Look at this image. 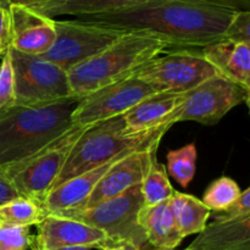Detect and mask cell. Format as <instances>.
<instances>
[{
	"label": "cell",
	"mask_w": 250,
	"mask_h": 250,
	"mask_svg": "<svg viewBox=\"0 0 250 250\" xmlns=\"http://www.w3.org/2000/svg\"><path fill=\"white\" fill-rule=\"evenodd\" d=\"M102 250H122V246L119 247H107V248H104Z\"/></svg>",
	"instance_id": "cell-38"
},
{
	"label": "cell",
	"mask_w": 250,
	"mask_h": 250,
	"mask_svg": "<svg viewBox=\"0 0 250 250\" xmlns=\"http://www.w3.org/2000/svg\"><path fill=\"white\" fill-rule=\"evenodd\" d=\"M190 250H250V214L216 217L187 247Z\"/></svg>",
	"instance_id": "cell-17"
},
{
	"label": "cell",
	"mask_w": 250,
	"mask_h": 250,
	"mask_svg": "<svg viewBox=\"0 0 250 250\" xmlns=\"http://www.w3.org/2000/svg\"><path fill=\"white\" fill-rule=\"evenodd\" d=\"M37 229L38 233L34 236V242L46 250L65 247H87L102 250L115 247L109 237L100 229L58 215H46Z\"/></svg>",
	"instance_id": "cell-12"
},
{
	"label": "cell",
	"mask_w": 250,
	"mask_h": 250,
	"mask_svg": "<svg viewBox=\"0 0 250 250\" xmlns=\"http://www.w3.org/2000/svg\"><path fill=\"white\" fill-rule=\"evenodd\" d=\"M11 50L16 105L33 106L72 97L67 72L42 56Z\"/></svg>",
	"instance_id": "cell-9"
},
{
	"label": "cell",
	"mask_w": 250,
	"mask_h": 250,
	"mask_svg": "<svg viewBox=\"0 0 250 250\" xmlns=\"http://www.w3.org/2000/svg\"><path fill=\"white\" fill-rule=\"evenodd\" d=\"M210 4L219 5V6L229 7L236 11H249L250 0H204Z\"/></svg>",
	"instance_id": "cell-32"
},
{
	"label": "cell",
	"mask_w": 250,
	"mask_h": 250,
	"mask_svg": "<svg viewBox=\"0 0 250 250\" xmlns=\"http://www.w3.org/2000/svg\"><path fill=\"white\" fill-rule=\"evenodd\" d=\"M31 249H32V250H46V249L42 248V247L39 246V244H37L36 242H33V246L31 247Z\"/></svg>",
	"instance_id": "cell-37"
},
{
	"label": "cell",
	"mask_w": 250,
	"mask_h": 250,
	"mask_svg": "<svg viewBox=\"0 0 250 250\" xmlns=\"http://www.w3.org/2000/svg\"><path fill=\"white\" fill-rule=\"evenodd\" d=\"M46 216L41 204L24 197H17L0 205V229L38 226Z\"/></svg>",
	"instance_id": "cell-22"
},
{
	"label": "cell",
	"mask_w": 250,
	"mask_h": 250,
	"mask_svg": "<svg viewBox=\"0 0 250 250\" xmlns=\"http://www.w3.org/2000/svg\"><path fill=\"white\" fill-rule=\"evenodd\" d=\"M170 128L171 126H163L151 131L133 133L128 131L122 116L88 126L76 142L62 171L51 188L120 156L159 146L164 134Z\"/></svg>",
	"instance_id": "cell-4"
},
{
	"label": "cell",
	"mask_w": 250,
	"mask_h": 250,
	"mask_svg": "<svg viewBox=\"0 0 250 250\" xmlns=\"http://www.w3.org/2000/svg\"><path fill=\"white\" fill-rule=\"evenodd\" d=\"M33 242L29 227L0 229V250H28Z\"/></svg>",
	"instance_id": "cell-27"
},
{
	"label": "cell",
	"mask_w": 250,
	"mask_h": 250,
	"mask_svg": "<svg viewBox=\"0 0 250 250\" xmlns=\"http://www.w3.org/2000/svg\"><path fill=\"white\" fill-rule=\"evenodd\" d=\"M138 222L146 233L148 244L153 248L173 250L185 239L171 211L170 200L153 207L143 205Z\"/></svg>",
	"instance_id": "cell-19"
},
{
	"label": "cell",
	"mask_w": 250,
	"mask_h": 250,
	"mask_svg": "<svg viewBox=\"0 0 250 250\" xmlns=\"http://www.w3.org/2000/svg\"><path fill=\"white\" fill-rule=\"evenodd\" d=\"M143 203L146 207H153L167 202L175 194V188L170 183L166 167L154 158L148 173L141 183Z\"/></svg>",
	"instance_id": "cell-23"
},
{
	"label": "cell",
	"mask_w": 250,
	"mask_h": 250,
	"mask_svg": "<svg viewBox=\"0 0 250 250\" xmlns=\"http://www.w3.org/2000/svg\"><path fill=\"white\" fill-rule=\"evenodd\" d=\"M122 250H141L138 247L133 246V244H129V243H125L122 244Z\"/></svg>",
	"instance_id": "cell-34"
},
{
	"label": "cell",
	"mask_w": 250,
	"mask_h": 250,
	"mask_svg": "<svg viewBox=\"0 0 250 250\" xmlns=\"http://www.w3.org/2000/svg\"><path fill=\"white\" fill-rule=\"evenodd\" d=\"M154 250H170V249H161V248H154ZM185 250H190V249H188V248H186Z\"/></svg>",
	"instance_id": "cell-39"
},
{
	"label": "cell",
	"mask_w": 250,
	"mask_h": 250,
	"mask_svg": "<svg viewBox=\"0 0 250 250\" xmlns=\"http://www.w3.org/2000/svg\"><path fill=\"white\" fill-rule=\"evenodd\" d=\"M9 12L11 49L27 55L42 56L51 48L56 37L54 20L22 4H11Z\"/></svg>",
	"instance_id": "cell-14"
},
{
	"label": "cell",
	"mask_w": 250,
	"mask_h": 250,
	"mask_svg": "<svg viewBox=\"0 0 250 250\" xmlns=\"http://www.w3.org/2000/svg\"><path fill=\"white\" fill-rule=\"evenodd\" d=\"M156 151L158 146H153L146 150L133 151L120 159L99 181L83 209L102 204L134 186L141 185L156 156Z\"/></svg>",
	"instance_id": "cell-13"
},
{
	"label": "cell",
	"mask_w": 250,
	"mask_h": 250,
	"mask_svg": "<svg viewBox=\"0 0 250 250\" xmlns=\"http://www.w3.org/2000/svg\"><path fill=\"white\" fill-rule=\"evenodd\" d=\"M224 39L250 44V11H238L229 24Z\"/></svg>",
	"instance_id": "cell-28"
},
{
	"label": "cell",
	"mask_w": 250,
	"mask_h": 250,
	"mask_svg": "<svg viewBox=\"0 0 250 250\" xmlns=\"http://www.w3.org/2000/svg\"><path fill=\"white\" fill-rule=\"evenodd\" d=\"M241 193L242 190L236 181L229 177H221L208 187L202 202L210 211L219 214L233 205Z\"/></svg>",
	"instance_id": "cell-25"
},
{
	"label": "cell",
	"mask_w": 250,
	"mask_h": 250,
	"mask_svg": "<svg viewBox=\"0 0 250 250\" xmlns=\"http://www.w3.org/2000/svg\"><path fill=\"white\" fill-rule=\"evenodd\" d=\"M170 208L183 238L200 233L211 215L202 200L186 193L175 192L170 199Z\"/></svg>",
	"instance_id": "cell-21"
},
{
	"label": "cell",
	"mask_w": 250,
	"mask_h": 250,
	"mask_svg": "<svg viewBox=\"0 0 250 250\" xmlns=\"http://www.w3.org/2000/svg\"><path fill=\"white\" fill-rule=\"evenodd\" d=\"M219 75L195 49H171L142 65L132 76L144 81L155 93L187 94Z\"/></svg>",
	"instance_id": "cell-7"
},
{
	"label": "cell",
	"mask_w": 250,
	"mask_h": 250,
	"mask_svg": "<svg viewBox=\"0 0 250 250\" xmlns=\"http://www.w3.org/2000/svg\"><path fill=\"white\" fill-rule=\"evenodd\" d=\"M143 205L141 185H138L102 204L63 212L58 216L77 220L100 229L115 247L129 243L144 250L149 244L138 222V215Z\"/></svg>",
	"instance_id": "cell-6"
},
{
	"label": "cell",
	"mask_w": 250,
	"mask_h": 250,
	"mask_svg": "<svg viewBox=\"0 0 250 250\" xmlns=\"http://www.w3.org/2000/svg\"><path fill=\"white\" fill-rule=\"evenodd\" d=\"M197 148L194 143L187 144L167 154V175L183 188L193 181L197 170Z\"/></svg>",
	"instance_id": "cell-24"
},
{
	"label": "cell",
	"mask_w": 250,
	"mask_h": 250,
	"mask_svg": "<svg viewBox=\"0 0 250 250\" xmlns=\"http://www.w3.org/2000/svg\"><path fill=\"white\" fill-rule=\"evenodd\" d=\"M87 127L72 125L65 133L36 154L4 167L21 197L43 204L46 194L62 171L76 142Z\"/></svg>",
	"instance_id": "cell-5"
},
{
	"label": "cell",
	"mask_w": 250,
	"mask_h": 250,
	"mask_svg": "<svg viewBox=\"0 0 250 250\" xmlns=\"http://www.w3.org/2000/svg\"><path fill=\"white\" fill-rule=\"evenodd\" d=\"M141 1L143 0H32L26 6L43 16L56 20L60 16L78 19L104 14Z\"/></svg>",
	"instance_id": "cell-20"
},
{
	"label": "cell",
	"mask_w": 250,
	"mask_h": 250,
	"mask_svg": "<svg viewBox=\"0 0 250 250\" xmlns=\"http://www.w3.org/2000/svg\"><path fill=\"white\" fill-rule=\"evenodd\" d=\"M56 37L42 55L66 72L89 60L121 38L126 31L80 20H54Z\"/></svg>",
	"instance_id": "cell-8"
},
{
	"label": "cell",
	"mask_w": 250,
	"mask_h": 250,
	"mask_svg": "<svg viewBox=\"0 0 250 250\" xmlns=\"http://www.w3.org/2000/svg\"><path fill=\"white\" fill-rule=\"evenodd\" d=\"M125 156L114 159L99 167L65 181L58 187L51 188L42 204L46 215H60L83 209L99 181L112 167V165H115V163Z\"/></svg>",
	"instance_id": "cell-15"
},
{
	"label": "cell",
	"mask_w": 250,
	"mask_h": 250,
	"mask_svg": "<svg viewBox=\"0 0 250 250\" xmlns=\"http://www.w3.org/2000/svg\"><path fill=\"white\" fill-rule=\"evenodd\" d=\"M55 250H90L87 247H65V248H59Z\"/></svg>",
	"instance_id": "cell-33"
},
{
	"label": "cell",
	"mask_w": 250,
	"mask_h": 250,
	"mask_svg": "<svg viewBox=\"0 0 250 250\" xmlns=\"http://www.w3.org/2000/svg\"><path fill=\"white\" fill-rule=\"evenodd\" d=\"M237 12L204 0H143L76 20L126 32H146L177 49H202L224 39Z\"/></svg>",
	"instance_id": "cell-1"
},
{
	"label": "cell",
	"mask_w": 250,
	"mask_h": 250,
	"mask_svg": "<svg viewBox=\"0 0 250 250\" xmlns=\"http://www.w3.org/2000/svg\"><path fill=\"white\" fill-rule=\"evenodd\" d=\"M82 99L66 98L49 104L0 111V167L20 163L72 127V112Z\"/></svg>",
	"instance_id": "cell-2"
},
{
	"label": "cell",
	"mask_w": 250,
	"mask_h": 250,
	"mask_svg": "<svg viewBox=\"0 0 250 250\" xmlns=\"http://www.w3.org/2000/svg\"><path fill=\"white\" fill-rule=\"evenodd\" d=\"M186 94L154 93L122 115L128 131L133 133L151 131L177 124V116Z\"/></svg>",
	"instance_id": "cell-16"
},
{
	"label": "cell",
	"mask_w": 250,
	"mask_h": 250,
	"mask_svg": "<svg viewBox=\"0 0 250 250\" xmlns=\"http://www.w3.org/2000/svg\"><path fill=\"white\" fill-rule=\"evenodd\" d=\"M17 197H21V195L19 194L15 186L12 185L11 180L6 175L4 168L0 167V205Z\"/></svg>",
	"instance_id": "cell-31"
},
{
	"label": "cell",
	"mask_w": 250,
	"mask_h": 250,
	"mask_svg": "<svg viewBox=\"0 0 250 250\" xmlns=\"http://www.w3.org/2000/svg\"><path fill=\"white\" fill-rule=\"evenodd\" d=\"M249 98L250 90L216 75L186 94L177 122L194 121L214 126L238 105H249Z\"/></svg>",
	"instance_id": "cell-10"
},
{
	"label": "cell",
	"mask_w": 250,
	"mask_h": 250,
	"mask_svg": "<svg viewBox=\"0 0 250 250\" xmlns=\"http://www.w3.org/2000/svg\"><path fill=\"white\" fill-rule=\"evenodd\" d=\"M200 51L220 76L250 90V44L221 39Z\"/></svg>",
	"instance_id": "cell-18"
},
{
	"label": "cell",
	"mask_w": 250,
	"mask_h": 250,
	"mask_svg": "<svg viewBox=\"0 0 250 250\" xmlns=\"http://www.w3.org/2000/svg\"><path fill=\"white\" fill-rule=\"evenodd\" d=\"M154 89L136 76L106 85L83 98L72 112V125L92 126L122 116L139 102L154 94Z\"/></svg>",
	"instance_id": "cell-11"
},
{
	"label": "cell",
	"mask_w": 250,
	"mask_h": 250,
	"mask_svg": "<svg viewBox=\"0 0 250 250\" xmlns=\"http://www.w3.org/2000/svg\"><path fill=\"white\" fill-rule=\"evenodd\" d=\"M0 7H2V9H9L10 0H0Z\"/></svg>",
	"instance_id": "cell-36"
},
{
	"label": "cell",
	"mask_w": 250,
	"mask_h": 250,
	"mask_svg": "<svg viewBox=\"0 0 250 250\" xmlns=\"http://www.w3.org/2000/svg\"><path fill=\"white\" fill-rule=\"evenodd\" d=\"M171 49L165 39L146 32H126L114 44L67 72L72 97L87 95L133 75L142 65Z\"/></svg>",
	"instance_id": "cell-3"
},
{
	"label": "cell",
	"mask_w": 250,
	"mask_h": 250,
	"mask_svg": "<svg viewBox=\"0 0 250 250\" xmlns=\"http://www.w3.org/2000/svg\"><path fill=\"white\" fill-rule=\"evenodd\" d=\"M248 214H250V189L247 188L244 192L241 193L233 205H231L225 211L216 214V217H236Z\"/></svg>",
	"instance_id": "cell-29"
},
{
	"label": "cell",
	"mask_w": 250,
	"mask_h": 250,
	"mask_svg": "<svg viewBox=\"0 0 250 250\" xmlns=\"http://www.w3.org/2000/svg\"><path fill=\"white\" fill-rule=\"evenodd\" d=\"M11 48V22L9 9L0 7V56Z\"/></svg>",
	"instance_id": "cell-30"
},
{
	"label": "cell",
	"mask_w": 250,
	"mask_h": 250,
	"mask_svg": "<svg viewBox=\"0 0 250 250\" xmlns=\"http://www.w3.org/2000/svg\"><path fill=\"white\" fill-rule=\"evenodd\" d=\"M29 1H32V0H10V5H11V4L26 5V4H28Z\"/></svg>",
	"instance_id": "cell-35"
},
{
	"label": "cell",
	"mask_w": 250,
	"mask_h": 250,
	"mask_svg": "<svg viewBox=\"0 0 250 250\" xmlns=\"http://www.w3.org/2000/svg\"><path fill=\"white\" fill-rule=\"evenodd\" d=\"M16 105L15 73L12 67L11 50L7 49L0 62V111Z\"/></svg>",
	"instance_id": "cell-26"
}]
</instances>
